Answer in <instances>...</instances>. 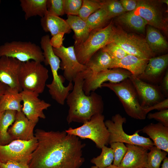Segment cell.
Returning <instances> with one entry per match:
<instances>
[{
	"mask_svg": "<svg viewBox=\"0 0 168 168\" xmlns=\"http://www.w3.org/2000/svg\"><path fill=\"white\" fill-rule=\"evenodd\" d=\"M149 48L152 52L160 53L166 50L168 43L159 30L148 26L147 28L145 39Z\"/></svg>",
	"mask_w": 168,
	"mask_h": 168,
	"instance_id": "cell-25",
	"label": "cell"
},
{
	"mask_svg": "<svg viewBox=\"0 0 168 168\" xmlns=\"http://www.w3.org/2000/svg\"><path fill=\"white\" fill-rule=\"evenodd\" d=\"M102 49L107 52L112 58L116 59H122L128 54L120 47L112 42Z\"/></svg>",
	"mask_w": 168,
	"mask_h": 168,
	"instance_id": "cell-37",
	"label": "cell"
},
{
	"mask_svg": "<svg viewBox=\"0 0 168 168\" xmlns=\"http://www.w3.org/2000/svg\"><path fill=\"white\" fill-rule=\"evenodd\" d=\"M114 152V159L113 165L118 166L125 154L127 148L124 143L116 142L110 144Z\"/></svg>",
	"mask_w": 168,
	"mask_h": 168,
	"instance_id": "cell-35",
	"label": "cell"
},
{
	"mask_svg": "<svg viewBox=\"0 0 168 168\" xmlns=\"http://www.w3.org/2000/svg\"><path fill=\"white\" fill-rule=\"evenodd\" d=\"M21 94L9 88L0 100V112L6 110L21 111L22 105Z\"/></svg>",
	"mask_w": 168,
	"mask_h": 168,
	"instance_id": "cell-28",
	"label": "cell"
},
{
	"mask_svg": "<svg viewBox=\"0 0 168 168\" xmlns=\"http://www.w3.org/2000/svg\"><path fill=\"white\" fill-rule=\"evenodd\" d=\"M125 12L133 11L136 8L137 1L134 0H120L119 1Z\"/></svg>",
	"mask_w": 168,
	"mask_h": 168,
	"instance_id": "cell-43",
	"label": "cell"
},
{
	"mask_svg": "<svg viewBox=\"0 0 168 168\" xmlns=\"http://www.w3.org/2000/svg\"><path fill=\"white\" fill-rule=\"evenodd\" d=\"M82 73L84 77L83 89L86 95L101 88L104 83H119L129 78L132 75L128 71L121 68L108 69L95 74H92L87 68Z\"/></svg>",
	"mask_w": 168,
	"mask_h": 168,
	"instance_id": "cell-9",
	"label": "cell"
},
{
	"mask_svg": "<svg viewBox=\"0 0 168 168\" xmlns=\"http://www.w3.org/2000/svg\"><path fill=\"white\" fill-rule=\"evenodd\" d=\"M161 168H168V158L167 156L163 161Z\"/></svg>",
	"mask_w": 168,
	"mask_h": 168,
	"instance_id": "cell-46",
	"label": "cell"
},
{
	"mask_svg": "<svg viewBox=\"0 0 168 168\" xmlns=\"http://www.w3.org/2000/svg\"><path fill=\"white\" fill-rule=\"evenodd\" d=\"M162 1L163 2V3H166V4H167L168 5V0H163V1Z\"/></svg>",
	"mask_w": 168,
	"mask_h": 168,
	"instance_id": "cell-48",
	"label": "cell"
},
{
	"mask_svg": "<svg viewBox=\"0 0 168 168\" xmlns=\"http://www.w3.org/2000/svg\"><path fill=\"white\" fill-rule=\"evenodd\" d=\"M48 69L41 63L31 60L22 63L19 80L22 91L38 96L44 91L49 76Z\"/></svg>",
	"mask_w": 168,
	"mask_h": 168,
	"instance_id": "cell-4",
	"label": "cell"
},
{
	"mask_svg": "<svg viewBox=\"0 0 168 168\" xmlns=\"http://www.w3.org/2000/svg\"><path fill=\"white\" fill-rule=\"evenodd\" d=\"M37 123L29 120L22 111L17 112L15 120L8 133L12 139L28 141L35 137L34 128Z\"/></svg>",
	"mask_w": 168,
	"mask_h": 168,
	"instance_id": "cell-18",
	"label": "cell"
},
{
	"mask_svg": "<svg viewBox=\"0 0 168 168\" xmlns=\"http://www.w3.org/2000/svg\"><path fill=\"white\" fill-rule=\"evenodd\" d=\"M17 112L6 110L0 112V145L8 144L13 140L8 133L9 127L13 123Z\"/></svg>",
	"mask_w": 168,
	"mask_h": 168,
	"instance_id": "cell-27",
	"label": "cell"
},
{
	"mask_svg": "<svg viewBox=\"0 0 168 168\" xmlns=\"http://www.w3.org/2000/svg\"><path fill=\"white\" fill-rule=\"evenodd\" d=\"M53 49L54 53L60 60V68L63 71V77L69 82H73L78 74L87 68L85 65L78 61L74 46L66 47L63 45L58 48Z\"/></svg>",
	"mask_w": 168,
	"mask_h": 168,
	"instance_id": "cell-12",
	"label": "cell"
},
{
	"mask_svg": "<svg viewBox=\"0 0 168 168\" xmlns=\"http://www.w3.org/2000/svg\"><path fill=\"white\" fill-rule=\"evenodd\" d=\"M23 105L21 111L30 120L37 123L39 119H45L44 110L47 109L51 105L40 99L39 96L31 92L22 91Z\"/></svg>",
	"mask_w": 168,
	"mask_h": 168,
	"instance_id": "cell-16",
	"label": "cell"
},
{
	"mask_svg": "<svg viewBox=\"0 0 168 168\" xmlns=\"http://www.w3.org/2000/svg\"><path fill=\"white\" fill-rule=\"evenodd\" d=\"M147 155L146 168H160L161 164L168 153L153 146Z\"/></svg>",
	"mask_w": 168,
	"mask_h": 168,
	"instance_id": "cell-32",
	"label": "cell"
},
{
	"mask_svg": "<svg viewBox=\"0 0 168 168\" xmlns=\"http://www.w3.org/2000/svg\"><path fill=\"white\" fill-rule=\"evenodd\" d=\"M101 86L107 87L115 94L129 116L137 119H146L147 114L141 106L136 90L129 78L119 83H105Z\"/></svg>",
	"mask_w": 168,
	"mask_h": 168,
	"instance_id": "cell-3",
	"label": "cell"
},
{
	"mask_svg": "<svg viewBox=\"0 0 168 168\" xmlns=\"http://www.w3.org/2000/svg\"><path fill=\"white\" fill-rule=\"evenodd\" d=\"M145 113L147 114L151 110H157L159 111L168 109V99L166 98L153 105V106L144 108Z\"/></svg>",
	"mask_w": 168,
	"mask_h": 168,
	"instance_id": "cell-40",
	"label": "cell"
},
{
	"mask_svg": "<svg viewBox=\"0 0 168 168\" xmlns=\"http://www.w3.org/2000/svg\"><path fill=\"white\" fill-rule=\"evenodd\" d=\"M47 0H20V6L26 20L34 16L42 18L47 11Z\"/></svg>",
	"mask_w": 168,
	"mask_h": 168,
	"instance_id": "cell-26",
	"label": "cell"
},
{
	"mask_svg": "<svg viewBox=\"0 0 168 168\" xmlns=\"http://www.w3.org/2000/svg\"><path fill=\"white\" fill-rule=\"evenodd\" d=\"M127 149L118 167L120 168H146L148 150L144 147L126 144Z\"/></svg>",
	"mask_w": 168,
	"mask_h": 168,
	"instance_id": "cell-19",
	"label": "cell"
},
{
	"mask_svg": "<svg viewBox=\"0 0 168 168\" xmlns=\"http://www.w3.org/2000/svg\"><path fill=\"white\" fill-rule=\"evenodd\" d=\"M161 85L160 86L161 91L164 95L167 96L168 95V71H166L161 82Z\"/></svg>",
	"mask_w": 168,
	"mask_h": 168,
	"instance_id": "cell-44",
	"label": "cell"
},
{
	"mask_svg": "<svg viewBox=\"0 0 168 168\" xmlns=\"http://www.w3.org/2000/svg\"><path fill=\"white\" fill-rule=\"evenodd\" d=\"M168 65L167 54L151 58L143 73L136 77L144 82L156 85L161 82Z\"/></svg>",
	"mask_w": 168,
	"mask_h": 168,
	"instance_id": "cell-17",
	"label": "cell"
},
{
	"mask_svg": "<svg viewBox=\"0 0 168 168\" xmlns=\"http://www.w3.org/2000/svg\"><path fill=\"white\" fill-rule=\"evenodd\" d=\"M66 21L71 29L74 32V47L83 43L87 39L91 31L86 21L77 16L70 15H67Z\"/></svg>",
	"mask_w": 168,
	"mask_h": 168,
	"instance_id": "cell-23",
	"label": "cell"
},
{
	"mask_svg": "<svg viewBox=\"0 0 168 168\" xmlns=\"http://www.w3.org/2000/svg\"><path fill=\"white\" fill-rule=\"evenodd\" d=\"M83 81L81 72L77 76L72 90L66 98L69 107L66 120L68 124L72 122L83 124L92 116L103 112L104 104L102 97L95 92L85 94L83 89Z\"/></svg>",
	"mask_w": 168,
	"mask_h": 168,
	"instance_id": "cell-2",
	"label": "cell"
},
{
	"mask_svg": "<svg viewBox=\"0 0 168 168\" xmlns=\"http://www.w3.org/2000/svg\"><path fill=\"white\" fill-rule=\"evenodd\" d=\"M152 140L154 145L168 152V127L158 123L147 125L141 130Z\"/></svg>",
	"mask_w": 168,
	"mask_h": 168,
	"instance_id": "cell-21",
	"label": "cell"
},
{
	"mask_svg": "<svg viewBox=\"0 0 168 168\" xmlns=\"http://www.w3.org/2000/svg\"><path fill=\"white\" fill-rule=\"evenodd\" d=\"M100 155L93 157L91 162L99 168H106L112 165L114 159V152L111 148L106 146L101 148Z\"/></svg>",
	"mask_w": 168,
	"mask_h": 168,
	"instance_id": "cell-30",
	"label": "cell"
},
{
	"mask_svg": "<svg viewBox=\"0 0 168 168\" xmlns=\"http://www.w3.org/2000/svg\"><path fill=\"white\" fill-rule=\"evenodd\" d=\"M126 122L125 117L117 114L113 116L111 120L105 121L109 133V144L119 142L133 145L141 146L150 150L154 144L150 138L140 136L138 130L133 134L129 135L124 130L123 124Z\"/></svg>",
	"mask_w": 168,
	"mask_h": 168,
	"instance_id": "cell-7",
	"label": "cell"
},
{
	"mask_svg": "<svg viewBox=\"0 0 168 168\" xmlns=\"http://www.w3.org/2000/svg\"><path fill=\"white\" fill-rule=\"evenodd\" d=\"M0 168H30L27 163L10 161L1 163Z\"/></svg>",
	"mask_w": 168,
	"mask_h": 168,
	"instance_id": "cell-41",
	"label": "cell"
},
{
	"mask_svg": "<svg viewBox=\"0 0 168 168\" xmlns=\"http://www.w3.org/2000/svg\"><path fill=\"white\" fill-rule=\"evenodd\" d=\"M101 7L106 11L110 19L125 12L120 1L116 0H101Z\"/></svg>",
	"mask_w": 168,
	"mask_h": 168,
	"instance_id": "cell-33",
	"label": "cell"
},
{
	"mask_svg": "<svg viewBox=\"0 0 168 168\" xmlns=\"http://www.w3.org/2000/svg\"><path fill=\"white\" fill-rule=\"evenodd\" d=\"M129 79L136 90L141 105L143 108L152 106L165 99L160 86L150 84L133 75Z\"/></svg>",
	"mask_w": 168,
	"mask_h": 168,
	"instance_id": "cell-14",
	"label": "cell"
},
{
	"mask_svg": "<svg viewBox=\"0 0 168 168\" xmlns=\"http://www.w3.org/2000/svg\"><path fill=\"white\" fill-rule=\"evenodd\" d=\"M149 59L142 58L129 54L120 59L112 58L111 69L121 68L124 69L129 72L132 75L137 77L143 73L148 62Z\"/></svg>",
	"mask_w": 168,
	"mask_h": 168,
	"instance_id": "cell-20",
	"label": "cell"
},
{
	"mask_svg": "<svg viewBox=\"0 0 168 168\" xmlns=\"http://www.w3.org/2000/svg\"><path fill=\"white\" fill-rule=\"evenodd\" d=\"M110 19L106 11L101 7L91 14L86 22L91 30L102 27Z\"/></svg>",
	"mask_w": 168,
	"mask_h": 168,
	"instance_id": "cell-31",
	"label": "cell"
},
{
	"mask_svg": "<svg viewBox=\"0 0 168 168\" xmlns=\"http://www.w3.org/2000/svg\"><path fill=\"white\" fill-rule=\"evenodd\" d=\"M9 88L7 86L0 82V100Z\"/></svg>",
	"mask_w": 168,
	"mask_h": 168,
	"instance_id": "cell-45",
	"label": "cell"
},
{
	"mask_svg": "<svg viewBox=\"0 0 168 168\" xmlns=\"http://www.w3.org/2000/svg\"><path fill=\"white\" fill-rule=\"evenodd\" d=\"M21 64L14 58L5 56L0 57V82L17 92L22 91L19 80Z\"/></svg>",
	"mask_w": 168,
	"mask_h": 168,
	"instance_id": "cell-15",
	"label": "cell"
},
{
	"mask_svg": "<svg viewBox=\"0 0 168 168\" xmlns=\"http://www.w3.org/2000/svg\"><path fill=\"white\" fill-rule=\"evenodd\" d=\"M1 1L0 0V3H1Z\"/></svg>",
	"mask_w": 168,
	"mask_h": 168,
	"instance_id": "cell-51",
	"label": "cell"
},
{
	"mask_svg": "<svg viewBox=\"0 0 168 168\" xmlns=\"http://www.w3.org/2000/svg\"><path fill=\"white\" fill-rule=\"evenodd\" d=\"M65 14L78 16L81 7L82 0H64Z\"/></svg>",
	"mask_w": 168,
	"mask_h": 168,
	"instance_id": "cell-38",
	"label": "cell"
},
{
	"mask_svg": "<svg viewBox=\"0 0 168 168\" xmlns=\"http://www.w3.org/2000/svg\"><path fill=\"white\" fill-rule=\"evenodd\" d=\"M1 163L2 162H1V161L0 160V165H1Z\"/></svg>",
	"mask_w": 168,
	"mask_h": 168,
	"instance_id": "cell-50",
	"label": "cell"
},
{
	"mask_svg": "<svg viewBox=\"0 0 168 168\" xmlns=\"http://www.w3.org/2000/svg\"><path fill=\"white\" fill-rule=\"evenodd\" d=\"M106 168H120L118 166H115L113 164Z\"/></svg>",
	"mask_w": 168,
	"mask_h": 168,
	"instance_id": "cell-47",
	"label": "cell"
},
{
	"mask_svg": "<svg viewBox=\"0 0 168 168\" xmlns=\"http://www.w3.org/2000/svg\"><path fill=\"white\" fill-rule=\"evenodd\" d=\"M89 168H99L98 167H96V166H91V167H90Z\"/></svg>",
	"mask_w": 168,
	"mask_h": 168,
	"instance_id": "cell-49",
	"label": "cell"
},
{
	"mask_svg": "<svg viewBox=\"0 0 168 168\" xmlns=\"http://www.w3.org/2000/svg\"><path fill=\"white\" fill-rule=\"evenodd\" d=\"M132 12L142 18L149 26L166 32L167 31V21L154 1L137 0L136 8Z\"/></svg>",
	"mask_w": 168,
	"mask_h": 168,
	"instance_id": "cell-13",
	"label": "cell"
},
{
	"mask_svg": "<svg viewBox=\"0 0 168 168\" xmlns=\"http://www.w3.org/2000/svg\"><path fill=\"white\" fill-rule=\"evenodd\" d=\"M64 34L61 33L52 36L50 39V43L53 48H58L63 46Z\"/></svg>",
	"mask_w": 168,
	"mask_h": 168,
	"instance_id": "cell-42",
	"label": "cell"
},
{
	"mask_svg": "<svg viewBox=\"0 0 168 168\" xmlns=\"http://www.w3.org/2000/svg\"><path fill=\"white\" fill-rule=\"evenodd\" d=\"M143 168V167H140V168Z\"/></svg>",
	"mask_w": 168,
	"mask_h": 168,
	"instance_id": "cell-52",
	"label": "cell"
},
{
	"mask_svg": "<svg viewBox=\"0 0 168 168\" xmlns=\"http://www.w3.org/2000/svg\"><path fill=\"white\" fill-rule=\"evenodd\" d=\"M112 58L102 49L96 53L85 65L92 74L110 69Z\"/></svg>",
	"mask_w": 168,
	"mask_h": 168,
	"instance_id": "cell-24",
	"label": "cell"
},
{
	"mask_svg": "<svg viewBox=\"0 0 168 168\" xmlns=\"http://www.w3.org/2000/svg\"><path fill=\"white\" fill-rule=\"evenodd\" d=\"M37 145L35 137L28 141L15 140L7 144L0 145V160L2 163L12 161L28 164Z\"/></svg>",
	"mask_w": 168,
	"mask_h": 168,
	"instance_id": "cell-11",
	"label": "cell"
},
{
	"mask_svg": "<svg viewBox=\"0 0 168 168\" xmlns=\"http://www.w3.org/2000/svg\"><path fill=\"white\" fill-rule=\"evenodd\" d=\"M118 21L128 28L143 33L147 24L144 20L133 12L124 13L119 16Z\"/></svg>",
	"mask_w": 168,
	"mask_h": 168,
	"instance_id": "cell-29",
	"label": "cell"
},
{
	"mask_svg": "<svg viewBox=\"0 0 168 168\" xmlns=\"http://www.w3.org/2000/svg\"><path fill=\"white\" fill-rule=\"evenodd\" d=\"M114 29L112 22H111L104 27L92 30L83 43L74 47L78 62L86 65L96 53L111 43Z\"/></svg>",
	"mask_w": 168,
	"mask_h": 168,
	"instance_id": "cell-5",
	"label": "cell"
},
{
	"mask_svg": "<svg viewBox=\"0 0 168 168\" xmlns=\"http://www.w3.org/2000/svg\"><path fill=\"white\" fill-rule=\"evenodd\" d=\"M5 56L15 58L21 63L33 60L44 62L40 47L30 41H13L0 46V57Z\"/></svg>",
	"mask_w": 168,
	"mask_h": 168,
	"instance_id": "cell-8",
	"label": "cell"
},
{
	"mask_svg": "<svg viewBox=\"0 0 168 168\" xmlns=\"http://www.w3.org/2000/svg\"><path fill=\"white\" fill-rule=\"evenodd\" d=\"M101 8V1L82 0V4L77 16L86 21L92 13Z\"/></svg>",
	"mask_w": 168,
	"mask_h": 168,
	"instance_id": "cell-34",
	"label": "cell"
},
{
	"mask_svg": "<svg viewBox=\"0 0 168 168\" xmlns=\"http://www.w3.org/2000/svg\"><path fill=\"white\" fill-rule=\"evenodd\" d=\"M37 147L28 163L30 168H79L85 161V143L65 131L35 130Z\"/></svg>",
	"mask_w": 168,
	"mask_h": 168,
	"instance_id": "cell-1",
	"label": "cell"
},
{
	"mask_svg": "<svg viewBox=\"0 0 168 168\" xmlns=\"http://www.w3.org/2000/svg\"><path fill=\"white\" fill-rule=\"evenodd\" d=\"M40 22L43 30L45 32H50L52 36L61 33L69 34L71 32L66 20L48 11L41 18Z\"/></svg>",
	"mask_w": 168,
	"mask_h": 168,
	"instance_id": "cell-22",
	"label": "cell"
},
{
	"mask_svg": "<svg viewBox=\"0 0 168 168\" xmlns=\"http://www.w3.org/2000/svg\"><path fill=\"white\" fill-rule=\"evenodd\" d=\"M104 119L102 114H96L81 126L76 128L70 127L65 131L68 133L79 138L90 139L95 143L97 147L101 149L109 143V133Z\"/></svg>",
	"mask_w": 168,
	"mask_h": 168,
	"instance_id": "cell-6",
	"label": "cell"
},
{
	"mask_svg": "<svg viewBox=\"0 0 168 168\" xmlns=\"http://www.w3.org/2000/svg\"><path fill=\"white\" fill-rule=\"evenodd\" d=\"M47 11L55 16H59L65 14L64 0H47Z\"/></svg>",
	"mask_w": 168,
	"mask_h": 168,
	"instance_id": "cell-36",
	"label": "cell"
},
{
	"mask_svg": "<svg viewBox=\"0 0 168 168\" xmlns=\"http://www.w3.org/2000/svg\"><path fill=\"white\" fill-rule=\"evenodd\" d=\"M111 42L120 47L128 54L146 59L154 56L145 39L115 28Z\"/></svg>",
	"mask_w": 168,
	"mask_h": 168,
	"instance_id": "cell-10",
	"label": "cell"
},
{
	"mask_svg": "<svg viewBox=\"0 0 168 168\" xmlns=\"http://www.w3.org/2000/svg\"><path fill=\"white\" fill-rule=\"evenodd\" d=\"M147 117L149 119H154L164 126L168 127V109L149 113Z\"/></svg>",
	"mask_w": 168,
	"mask_h": 168,
	"instance_id": "cell-39",
	"label": "cell"
}]
</instances>
